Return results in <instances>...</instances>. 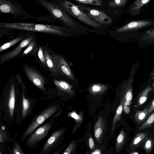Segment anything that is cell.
Returning a JSON list of instances; mask_svg holds the SVG:
<instances>
[{
    "mask_svg": "<svg viewBox=\"0 0 154 154\" xmlns=\"http://www.w3.org/2000/svg\"><path fill=\"white\" fill-rule=\"evenodd\" d=\"M2 130H4L5 129V127L4 126H2Z\"/></svg>",
    "mask_w": 154,
    "mask_h": 154,
    "instance_id": "obj_42",
    "label": "cell"
},
{
    "mask_svg": "<svg viewBox=\"0 0 154 154\" xmlns=\"http://www.w3.org/2000/svg\"><path fill=\"white\" fill-rule=\"evenodd\" d=\"M32 39V37H29L25 39L14 50L10 52L1 56L0 60V63H3L14 58L19 54L23 48L30 43Z\"/></svg>",
    "mask_w": 154,
    "mask_h": 154,
    "instance_id": "obj_10",
    "label": "cell"
},
{
    "mask_svg": "<svg viewBox=\"0 0 154 154\" xmlns=\"http://www.w3.org/2000/svg\"><path fill=\"white\" fill-rule=\"evenodd\" d=\"M151 0H135L132 4L130 8V12L133 16H136L140 13L143 7Z\"/></svg>",
    "mask_w": 154,
    "mask_h": 154,
    "instance_id": "obj_18",
    "label": "cell"
},
{
    "mask_svg": "<svg viewBox=\"0 0 154 154\" xmlns=\"http://www.w3.org/2000/svg\"><path fill=\"white\" fill-rule=\"evenodd\" d=\"M154 123V111L150 114L147 119L141 125L139 131L143 130L150 127Z\"/></svg>",
    "mask_w": 154,
    "mask_h": 154,
    "instance_id": "obj_28",
    "label": "cell"
},
{
    "mask_svg": "<svg viewBox=\"0 0 154 154\" xmlns=\"http://www.w3.org/2000/svg\"><path fill=\"white\" fill-rule=\"evenodd\" d=\"M38 58L42 63L44 66H46L43 49H42L41 46L40 47L38 48Z\"/></svg>",
    "mask_w": 154,
    "mask_h": 154,
    "instance_id": "obj_34",
    "label": "cell"
},
{
    "mask_svg": "<svg viewBox=\"0 0 154 154\" xmlns=\"http://www.w3.org/2000/svg\"><path fill=\"white\" fill-rule=\"evenodd\" d=\"M139 153L137 151H133L130 153V154H138Z\"/></svg>",
    "mask_w": 154,
    "mask_h": 154,
    "instance_id": "obj_41",
    "label": "cell"
},
{
    "mask_svg": "<svg viewBox=\"0 0 154 154\" xmlns=\"http://www.w3.org/2000/svg\"><path fill=\"white\" fill-rule=\"evenodd\" d=\"M15 100V87L14 84L11 85L9 97L8 102V107L10 116L12 117L14 114Z\"/></svg>",
    "mask_w": 154,
    "mask_h": 154,
    "instance_id": "obj_17",
    "label": "cell"
},
{
    "mask_svg": "<svg viewBox=\"0 0 154 154\" xmlns=\"http://www.w3.org/2000/svg\"><path fill=\"white\" fill-rule=\"evenodd\" d=\"M148 116V107L142 110L136 112L134 115L135 121L137 124L140 125L145 120Z\"/></svg>",
    "mask_w": 154,
    "mask_h": 154,
    "instance_id": "obj_26",
    "label": "cell"
},
{
    "mask_svg": "<svg viewBox=\"0 0 154 154\" xmlns=\"http://www.w3.org/2000/svg\"><path fill=\"white\" fill-rule=\"evenodd\" d=\"M82 3L91 5L101 6L102 2L101 0H75Z\"/></svg>",
    "mask_w": 154,
    "mask_h": 154,
    "instance_id": "obj_32",
    "label": "cell"
},
{
    "mask_svg": "<svg viewBox=\"0 0 154 154\" xmlns=\"http://www.w3.org/2000/svg\"><path fill=\"white\" fill-rule=\"evenodd\" d=\"M91 154H100L101 152L100 150L98 149H96L94 151L91 153Z\"/></svg>",
    "mask_w": 154,
    "mask_h": 154,
    "instance_id": "obj_39",
    "label": "cell"
},
{
    "mask_svg": "<svg viewBox=\"0 0 154 154\" xmlns=\"http://www.w3.org/2000/svg\"><path fill=\"white\" fill-rule=\"evenodd\" d=\"M148 135L147 133H140L136 134L131 143V149H134L139 146L142 143Z\"/></svg>",
    "mask_w": 154,
    "mask_h": 154,
    "instance_id": "obj_20",
    "label": "cell"
},
{
    "mask_svg": "<svg viewBox=\"0 0 154 154\" xmlns=\"http://www.w3.org/2000/svg\"><path fill=\"white\" fill-rule=\"evenodd\" d=\"M76 144L74 140H73L66 149L63 154H70L75 149Z\"/></svg>",
    "mask_w": 154,
    "mask_h": 154,
    "instance_id": "obj_35",
    "label": "cell"
},
{
    "mask_svg": "<svg viewBox=\"0 0 154 154\" xmlns=\"http://www.w3.org/2000/svg\"><path fill=\"white\" fill-rule=\"evenodd\" d=\"M37 0L56 18L69 27L75 29H77L78 26L76 24L61 7L46 0Z\"/></svg>",
    "mask_w": 154,
    "mask_h": 154,
    "instance_id": "obj_4",
    "label": "cell"
},
{
    "mask_svg": "<svg viewBox=\"0 0 154 154\" xmlns=\"http://www.w3.org/2000/svg\"><path fill=\"white\" fill-rule=\"evenodd\" d=\"M61 7L67 13L83 23L91 26L101 28V25L95 22L87 15L79 6L65 0L60 3Z\"/></svg>",
    "mask_w": 154,
    "mask_h": 154,
    "instance_id": "obj_3",
    "label": "cell"
},
{
    "mask_svg": "<svg viewBox=\"0 0 154 154\" xmlns=\"http://www.w3.org/2000/svg\"><path fill=\"white\" fill-rule=\"evenodd\" d=\"M88 142L89 148L91 150H92L94 147V143L93 139L91 137H89Z\"/></svg>",
    "mask_w": 154,
    "mask_h": 154,
    "instance_id": "obj_38",
    "label": "cell"
},
{
    "mask_svg": "<svg viewBox=\"0 0 154 154\" xmlns=\"http://www.w3.org/2000/svg\"><path fill=\"white\" fill-rule=\"evenodd\" d=\"M12 153L13 154H24L25 153L21 149L17 142L14 143L13 145Z\"/></svg>",
    "mask_w": 154,
    "mask_h": 154,
    "instance_id": "obj_33",
    "label": "cell"
},
{
    "mask_svg": "<svg viewBox=\"0 0 154 154\" xmlns=\"http://www.w3.org/2000/svg\"><path fill=\"white\" fill-rule=\"evenodd\" d=\"M150 76L151 77H154V66L152 71L150 73Z\"/></svg>",
    "mask_w": 154,
    "mask_h": 154,
    "instance_id": "obj_40",
    "label": "cell"
},
{
    "mask_svg": "<svg viewBox=\"0 0 154 154\" xmlns=\"http://www.w3.org/2000/svg\"><path fill=\"white\" fill-rule=\"evenodd\" d=\"M126 138L125 132L123 130H121L117 138L116 146L117 152H119L122 149L125 142Z\"/></svg>",
    "mask_w": 154,
    "mask_h": 154,
    "instance_id": "obj_27",
    "label": "cell"
},
{
    "mask_svg": "<svg viewBox=\"0 0 154 154\" xmlns=\"http://www.w3.org/2000/svg\"><path fill=\"white\" fill-rule=\"evenodd\" d=\"M153 88H154V82L153 84Z\"/></svg>",
    "mask_w": 154,
    "mask_h": 154,
    "instance_id": "obj_43",
    "label": "cell"
},
{
    "mask_svg": "<svg viewBox=\"0 0 154 154\" xmlns=\"http://www.w3.org/2000/svg\"><path fill=\"white\" fill-rule=\"evenodd\" d=\"M31 107L30 101L29 99L25 97L23 92L22 95V115L23 118H24L28 115Z\"/></svg>",
    "mask_w": 154,
    "mask_h": 154,
    "instance_id": "obj_25",
    "label": "cell"
},
{
    "mask_svg": "<svg viewBox=\"0 0 154 154\" xmlns=\"http://www.w3.org/2000/svg\"><path fill=\"white\" fill-rule=\"evenodd\" d=\"M0 9L1 12L4 13H10L16 14L19 9L12 4L4 0H0Z\"/></svg>",
    "mask_w": 154,
    "mask_h": 154,
    "instance_id": "obj_19",
    "label": "cell"
},
{
    "mask_svg": "<svg viewBox=\"0 0 154 154\" xmlns=\"http://www.w3.org/2000/svg\"><path fill=\"white\" fill-rule=\"evenodd\" d=\"M54 84L60 91L66 93L70 95L75 94L72 86L63 80H54Z\"/></svg>",
    "mask_w": 154,
    "mask_h": 154,
    "instance_id": "obj_15",
    "label": "cell"
},
{
    "mask_svg": "<svg viewBox=\"0 0 154 154\" xmlns=\"http://www.w3.org/2000/svg\"><path fill=\"white\" fill-rule=\"evenodd\" d=\"M58 108V106L57 105H51L36 115L22 134L20 139L21 141H23L26 140L39 126L55 113Z\"/></svg>",
    "mask_w": 154,
    "mask_h": 154,
    "instance_id": "obj_2",
    "label": "cell"
},
{
    "mask_svg": "<svg viewBox=\"0 0 154 154\" xmlns=\"http://www.w3.org/2000/svg\"><path fill=\"white\" fill-rule=\"evenodd\" d=\"M82 111H81L77 114L75 110L69 112L67 116L74 119L76 122V124L73 127L72 133L74 134L82 123L84 119V115Z\"/></svg>",
    "mask_w": 154,
    "mask_h": 154,
    "instance_id": "obj_16",
    "label": "cell"
},
{
    "mask_svg": "<svg viewBox=\"0 0 154 154\" xmlns=\"http://www.w3.org/2000/svg\"><path fill=\"white\" fill-rule=\"evenodd\" d=\"M24 71L29 79L37 88L42 91H45L44 80L38 72L27 66L25 67Z\"/></svg>",
    "mask_w": 154,
    "mask_h": 154,
    "instance_id": "obj_9",
    "label": "cell"
},
{
    "mask_svg": "<svg viewBox=\"0 0 154 154\" xmlns=\"http://www.w3.org/2000/svg\"><path fill=\"white\" fill-rule=\"evenodd\" d=\"M141 40L144 41L151 42L154 40V28L146 32L141 37Z\"/></svg>",
    "mask_w": 154,
    "mask_h": 154,
    "instance_id": "obj_30",
    "label": "cell"
},
{
    "mask_svg": "<svg viewBox=\"0 0 154 154\" xmlns=\"http://www.w3.org/2000/svg\"><path fill=\"white\" fill-rule=\"evenodd\" d=\"M53 55L61 73H63L70 79L73 80L74 79L73 75L66 61L63 57L60 55L55 54Z\"/></svg>",
    "mask_w": 154,
    "mask_h": 154,
    "instance_id": "obj_12",
    "label": "cell"
},
{
    "mask_svg": "<svg viewBox=\"0 0 154 154\" xmlns=\"http://www.w3.org/2000/svg\"><path fill=\"white\" fill-rule=\"evenodd\" d=\"M154 142L152 134L148 135L143 142L142 147L146 153H150L153 147Z\"/></svg>",
    "mask_w": 154,
    "mask_h": 154,
    "instance_id": "obj_24",
    "label": "cell"
},
{
    "mask_svg": "<svg viewBox=\"0 0 154 154\" xmlns=\"http://www.w3.org/2000/svg\"><path fill=\"white\" fill-rule=\"evenodd\" d=\"M79 7L90 18L97 23L106 25L110 24L112 22V19L103 11L83 6Z\"/></svg>",
    "mask_w": 154,
    "mask_h": 154,
    "instance_id": "obj_8",
    "label": "cell"
},
{
    "mask_svg": "<svg viewBox=\"0 0 154 154\" xmlns=\"http://www.w3.org/2000/svg\"><path fill=\"white\" fill-rule=\"evenodd\" d=\"M134 70H131L128 81L123 86L121 96L124 99L123 109L127 114L130 112V108L133 97L132 82L134 77Z\"/></svg>",
    "mask_w": 154,
    "mask_h": 154,
    "instance_id": "obj_7",
    "label": "cell"
},
{
    "mask_svg": "<svg viewBox=\"0 0 154 154\" xmlns=\"http://www.w3.org/2000/svg\"><path fill=\"white\" fill-rule=\"evenodd\" d=\"M151 21L141 20L132 21L118 29L116 32L120 33L141 29L152 24Z\"/></svg>",
    "mask_w": 154,
    "mask_h": 154,
    "instance_id": "obj_13",
    "label": "cell"
},
{
    "mask_svg": "<svg viewBox=\"0 0 154 154\" xmlns=\"http://www.w3.org/2000/svg\"><path fill=\"white\" fill-rule=\"evenodd\" d=\"M153 89L150 86H148L141 93L136 103V108H139L146 102L148 97V94Z\"/></svg>",
    "mask_w": 154,
    "mask_h": 154,
    "instance_id": "obj_22",
    "label": "cell"
},
{
    "mask_svg": "<svg viewBox=\"0 0 154 154\" xmlns=\"http://www.w3.org/2000/svg\"><path fill=\"white\" fill-rule=\"evenodd\" d=\"M118 107L114 118L113 119L111 127V130L113 132L115 131L117 122L119 121L121 118L123 110V105L124 99L123 97Z\"/></svg>",
    "mask_w": 154,
    "mask_h": 154,
    "instance_id": "obj_23",
    "label": "cell"
},
{
    "mask_svg": "<svg viewBox=\"0 0 154 154\" xmlns=\"http://www.w3.org/2000/svg\"><path fill=\"white\" fill-rule=\"evenodd\" d=\"M65 128L57 130L52 133L39 151V153L47 154L56 149L62 140Z\"/></svg>",
    "mask_w": 154,
    "mask_h": 154,
    "instance_id": "obj_6",
    "label": "cell"
},
{
    "mask_svg": "<svg viewBox=\"0 0 154 154\" xmlns=\"http://www.w3.org/2000/svg\"><path fill=\"white\" fill-rule=\"evenodd\" d=\"M106 85L100 83L94 84L91 85L88 88L91 94L97 95L104 93L107 89Z\"/></svg>",
    "mask_w": 154,
    "mask_h": 154,
    "instance_id": "obj_21",
    "label": "cell"
},
{
    "mask_svg": "<svg viewBox=\"0 0 154 154\" xmlns=\"http://www.w3.org/2000/svg\"><path fill=\"white\" fill-rule=\"evenodd\" d=\"M106 122L105 119L102 116L97 118L94 127V134L97 142L102 143L103 134L106 128Z\"/></svg>",
    "mask_w": 154,
    "mask_h": 154,
    "instance_id": "obj_11",
    "label": "cell"
},
{
    "mask_svg": "<svg viewBox=\"0 0 154 154\" xmlns=\"http://www.w3.org/2000/svg\"><path fill=\"white\" fill-rule=\"evenodd\" d=\"M1 28L36 31L60 36L65 35L66 28L56 26L26 23H0Z\"/></svg>",
    "mask_w": 154,
    "mask_h": 154,
    "instance_id": "obj_1",
    "label": "cell"
},
{
    "mask_svg": "<svg viewBox=\"0 0 154 154\" xmlns=\"http://www.w3.org/2000/svg\"><path fill=\"white\" fill-rule=\"evenodd\" d=\"M127 0H110L109 6L112 8L122 6L126 4Z\"/></svg>",
    "mask_w": 154,
    "mask_h": 154,
    "instance_id": "obj_31",
    "label": "cell"
},
{
    "mask_svg": "<svg viewBox=\"0 0 154 154\" xmlns=\"http://www.w3.org/2000/svg\"><path fill=\"white\" fill-rule=\"evenodd\" d=\"M154 111V99L152 101L149 107H148V116L147 117L150 115Z\"/></svg>",
    "mask_w": 154,
    "mask_h": 154,
    "instance_id": "obj_37",
    "label": "cell"
},
{
    "mask_svg": "<svg viewBox=\"0 0 154 154\" xmlns=\"http://www.w3.org/2000/svg\"><path fill=\"white\" fill-rule=\"evenodd\" d=\"M35 42L34 41L31 42L28 45L26 48L23 51L22 54V55H25L28 54L33 49L35 45Z\"/></svg>",
    "mask_w": 154,
    "mask_h": 154,
    "instance_id": "obj_36",
    "label": "cell"
},
{
    "mask_svg": "<svg viewBox=\"0 0 154 154\" xmlns=\"http://www.w3.org/2000/svg\"><path fill=\"white\" fill-rule=\"evenodd\" d=\"M46 66L53 76H57L61 73L58 68L52 54L46 49L43 50Z\"/></svg>",
    "mask_w": 154,
    "mask_h": 154,
    "instance_id": "obj_14",
    "label": "cell"
},
{
    "mask_svg": "<svg viewBox=\"0 0 154 154\" xmlns=\"http://www.w3.org/2000/svg\"><path fill=\"white\" fill-rule=\"evenodd\" d=\"M54 123L53 120L48 121L37 128L27 138L26 145L32 149L36 147L40 142L47 136Z\"/></svg>",
    "mask_w": 154,
    "mask_h": 154,
    "instance_id": "obj_5",
    "label": "cell"
},
{
    "mask_svg": "<svg viewBox=\"0 0 154 154\" xmlns=\"http://www.w3.org/2000/svg\"><path fill=\"white\" fill-rule=\"evenodd\" d=\"M23 38V37L22 36L17 37L4 44L0 47V52H1L2 51L11 47L21 41Z\"/></svg>",
    "mask_w": 154,
    "mask_h": 154,
    "instance_id": "obj_29",
    "label": "cell"
}]
</instances>
